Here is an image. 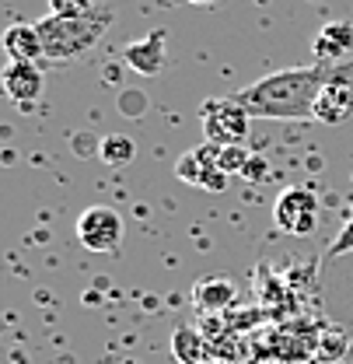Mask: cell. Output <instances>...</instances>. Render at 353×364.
<instances>
[{"mask_svg": "<svg viewBox=\"0 0 353 364\" xmlns=\"http://www.w3.org/2000/svg\"><path fill=\"white\" fill-rule=\"evenodd\" d=\"M336 70L340 67H329V63L273 70L259 81L245 85L241 91H234L231 98L245 105V112L256 119H315V102Z\"/></svg>", "mask_w": 353, "mask_h": 364, "instance_id": "cell-1", "label": "cell"}, {"mask_svg": "<svg viewBox=\"0 0 353 364\" xmlns=\"http://www.w3.org/2000/svg\"><path fill=\"white\" fill-rule=\"evenodd\" d=\"M112 7L98 4L91 14L85 18H53L45 14L39 25V36H43V60L49 63H70V60H81L88 49L98 46V39L105 36V28L112 25Z\"/></svg>", "mask_w": 353, "mask_h": 364, "instance_id": "cell-2", "label": "cell"}, {"mask_svg": "<svg viewBox=\"0 0 353 364\" xmlns=\"http://www.w3.org/2000/svg\"><path fill=\"white\" fill-rule=\"evenodd\" d=\"M203 136L210 144H221V147H231V144H241L249 136V112L245 105H238L231 95L227 98H207L203 102Z\"/></svg>", "mask_w": 353, "mask_h": 364, "instance_id": "cell-3", "label": "cell"}, {"mask_svg": "<svg viewBox=\"0 0 353 364\" xmlns=\"http://www.w3.org/2000/svg\"><path fill=\"white\" fill-rule=\"evenodd\" d=\"M273 225L280 228L283 235L305 238L318 228V196L305 189V186H290L276 196L273 203Z\"/></svg>", "mask_w": 353, "mask_h": 364, "instance_id": "cell-4", "label": "cell"}, {"mask_svg": "<svg viewBox=\"0 0 353 364\" xmlns=\"http://www.w3.org/2000/svg\"><path fill=\"white\" fill-rule=\"evenodd\" d=\"M123 218L119 210L112 207H88L81 218H77V242L88 249V252H116L123 245Z\"/></svg>", "mask_w": 353, "mask_h": 364, "instance_id": "cell-5", "label": "cell"}, {"mask_svg": "<svg viewBox=\"0 0 353 364\" xmlns=\"http://www.w3.org/2000/svg\"><path fill=\"white\" fill-rule=\"evenodd\" d=\"M175 176L189 186H203V189H214L221 193L227 186V172L221 168V144H210L203 140L200 147H189L175 165Z\"/></svg>", "mask_w": 353, "mask_h": 364, "instance_id": "cell-6", "label": "cell"}, {"mask_svg": "<svg viewBox=\"0 0 353 364\" xmlns=\"http://www.w3.org/2000/svg\"><path fill=\"white\" fill-rule=\"evenodd\" d=\"M353 116V77L347 70H336L329 77V85L322 88L318 102H315V119L325 123V127H336V123H347Z\"/></svg>", "mask_w": 353, "mask_h": 364, "instance_id": "cell-7", "label": "cell"}, {"mask_svg": "<svg viewBox=\"0 0 353 364\" xmlns=\"http://www.w3.org/2000/svg\"><path fill=\"white\" fill-rule=\"evenodd\" d=\"M4 95L18 105H32L43 95V70L36 63H18L11 60L4 67Z\"/></svg>", "mask_w": 353, "mask_h": 364, "instance_id": "cell-8", "label": "cell"}, {"mask_svg": "<svg viewBox=\"0 0 353 364\" xmlns=\"http://www.w3.org/2000/svg\"><path fill=\"white\" fill-rule=\"evenodd\" d=\"M315 63H329L340 67L343 56L353 53V25L350 21H329L318 36H315Z\"/></svg>", "mask_w": 353, "mask_h": 364, "instance_id": "cell-9", "label": "cell"}, {"mask_svg": "<svg viewBox=\"0 0 353 364\" xmlns=\"http://www.w3.org/2000/svg\"><path fill=\"white\" fill-rule=\"evenodd\" d=\"M4 49H7V56L11 60H18V63H36V60H43V36H39V25L32 21H18V25H11L7 32H4Z\"/></svg>", "mask_w": 353, "mask_h": 364, "instance_id": "cell-10", "label": "cell"}, {"mask_svg": "<svg viewBox=\"0 0 353 364\" xmlns=\"http://www.w3.org/2000/svg\"><path fill=\"white\" fill-rule=\"evenodd\" d=\"M123 56L136 74H158L165 67V32H151V36L130 43L123 49Z\"/></svg>", "mask_w": 353, "mask_h": 364, "instance_id": "cell-11", "label": "cell"}, {"mask_svg": "<svg viewBox=\"0 0 353 364\" xmlns=\"http://www.w3.org/2000/svg\"><path fill=\"white\" fill-rule=\"evenodd\" d=\"M172 354H175L178 364H207L210 347H207V340H203L200 329H192V326H178L175 336H172Z\"/></svg>", "mask_w": 353, "mask_h": 364, "instance_id": "cell-12", "label": "cell"}, {"mask_svg": "<svg viewBox=\"0 0 353 364\" xmlns=\"http://www.w3.org/2000/svg\"><path fill=\"white\" fill-rule=\"evenodd\" d=\"M192 298L203 312H217V309H227L234 301V284L227 277H207V280L196 284Z\"/></svg>", "mask_w": 353, "mask_h": 364, "instance_id": "cell-13", "label": "cell"}, {"mask_svg": "<svg viewBox=\"0 0 353 364\" xmlns=\"http://www.w3.org/2000/svg\"><path fill=\"white\" fill-rule=\"evenodd\" d=\"M98 158L105 165H112V168H123V165H130L136 158V144L126 134H109L98 140Z\"/></svg>", "mask_w": 353, "mask_h": 364, "instance_id": "cell-14", "label": "cell"}, {"mask_svg": "<svg viewBox=\"0 0 353 364\" xmlns=\"http://www.w3.org/2000/svg\"><path fill=\"white\" fill-rule=\"evenodd\" d=\"M249 161H252V154H249V147H245V144L221 147V168L227 172V176H241V172L249 168Z\"/></svg>", "mask_w": 353, "mask_h": 364, "instance_id": "cell-15", "label": "cell"}, {"mask_svg": "<svg viewBox=\"0 0 353 364\" xmlns=\"http://www.w3.org/2000/svg\"><path fill=\"white\" fill-rule=\"evenodd\" d=\"M98 4L94 0H49V14L53 18H85Z\"/></svg>", "mask_w": 353, "mask_h": 364, "instance_id": "cell-16", "label": "cell"}, {"mask_svg": "<svg viewBox=\"0 0 353 364\" xmlns=\"http://www.w3.org/2000/svg\"><path fill=\"white\" fill-rule=\"evenodd\" d=\"M329 364H350V361H329Z\"/></svg>", "mask_w": 353, "mask_h": 364, "instance_id": "cell-17", "label": "cell"}, {"mask_svg": "<svg viewBox=\"0 0 353 364\" xmlns=\"http://www.w3.org/2000/svg\"><path fill=\"white\" fill-rule=\"evenodd\" d=\"M207 364H217V361H207Z\"/></svg>", "mask_w": 353, "mask_h": 364, "instance_id": "cell-18", "label": "cell"}]
</instances>
